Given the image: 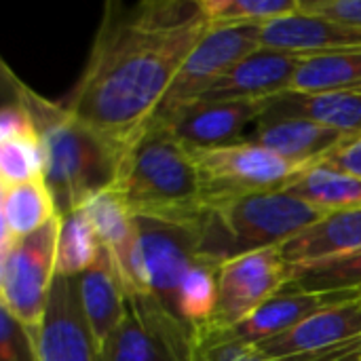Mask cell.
I'll return each mask as SVG.
<instances>
[{"label":"cell","instance_id":"obj_13","mask_svg":"<svg viewBox=\"0 0 361 361\" xmlns=\"http://www.w3.org/2000/svg\"><path fill=\"white\" fill-rule=\"evenodd\" d=\"M307 57L258 49L235 63L199 102H267L292 89Z\"/></svg>","mask_w":361,"mask_h":361},{"label":"cell","instance_id":"obj_5","mask_svg":"<svg viewBox=\"0 0 361 361\" xmlns=\"http://www.w3.org/2000/svg\"><path fill=\"white\" fill-rule=\"evenodd\" d=\"M112 260L123 279L127 300H152L169 315L182 319L178 313L180 283L192 262L201 260L195 231L161 220L135 218L131 243Z\"/></svg>","mask_w":361,"mask_h":361},{"label":"cell","instance_id":"obj_8","mask_svg":"<svg viewBox=\"0 0 361 361\" xmlns=\"http://www.w3.org/2000/svg\"><path fill=\"white\" fill-rule=\"evenodd\" d=\"M195 328L152 300L131 298L121 326L99 347V361H192Z\"/></svg>","mask_w":361,"mask_h":361},{"label":"cell","instance_id":"obj_16","mask_svg":"<svg viewBox=\"0 0 361 361\" xmlns=\"http://www.w3.org/2000/svg\"><path fill=\"white\" fill-rule=\"evenodd\" d=\"M281 256L294 275L361 252V209L334 212L283 243Z\"/></svg>","mask_w":361,"mask_h":361},{"label":"cell","instance_id":"obj_15","mask_svg":"<svg viewBox=\"0 0 361 361\" xmlns=\"http://www.w3.org/2000/svg\"><path fill=\"white\" fill-rule=\"evenodd\" d=\"M258 40L260 49L311 57L361 49V27L300 11L258 25Z\"/></svg>","mask_w":361,"mask_h":361},{"label":"cell","instance_id":"obj_19","mask_svg":"<svg viewBox=\"0 0 361 361\" xmlns=\"http://www.w3.org/2000/svg\"><path fill=\"white\" fill-rule=\"evenodd\" d=\"M360 298L351 292H338V294H317V292H298V290H283L271 300H267L260 309H256L245 322H241L231 332L239 336L245 343H260L267 338H273L296 324H300L305 317L345 300Z\"/></svg>","mask_w":361,"mask_h":361},{"label":"cell","instance_id":"obj_9","mask_svg":"<svg viewBox=\"0 0 361 361\" xmlns=\"http://www.w3.org/2000/svg\"><path fill=\"white\" fill-rule=\"evenodd\" d=\"M258 49V25L209 27L182 63L152 118H167L173 112L199 102L235 63Z\"/></svg>","mask_w":361,"mask_h":361},{"label":"cell","instance_id":"obj_2","mask_svg":"<svg viewBox=\"0 0 361 361\" xmlns=\"http://www.w3.org/2000/svg\"><path fill=\"white\" fill-rule=\"evenodd\" d=\"M2 76L4 89L34 121L44 159V182L61 218L116 184L125 150L80 123L66 104L51 102L27 87L6 63H2Z\"/></svg>","mask_w":361,"mask_h":361},{"label":"cell","instance_id":"obj_22","mask_svg":"<svg viewBox=\"0 0 361 361\" xmlns=\"http://www.w3.org/2000/svg\"><path fill=\"white\" fill-rule=\"evenodd\" d=\"M286 190L326 214L361 209V178L322 165L305 169Z\"/></svg>","mask_w":361,"mask_h":361},{"label":"cell","instance_id":"obj_7","mask_svg":"<svg viewBox=\"0 0 361 361\" xmlns=\"http://www.w3.org/2000/svg\"><path fill=\"white\" fill-rule=\"evenodd\" d=\"M190 150L203 176L207 207L256 192L286 190L305 169H309L275 154L254 140Z\"/></svg>","mask_w":361,"mask_h":361},{"label":"cell","instance_id":"obj_21","mask_svg":"<svg viewBox=\"0 0 361 361\" xmlns=\"http://www.w3.org/2000/svg\"><path fill=\"white\" fill-rule=\"evenodd\" d=\"M2 190V247H8L13 241L36 233L49 224L57 214L55 199L44 182L30 180L13 186H0Z\"/></svg>","mask_w":361,"mask_h":361},{"label":"cell","instance_id":"obj_34","mask_svg":"<svg viewBox=\"0 0 361 361\" xmlns=\"http://www.w3.org/2000/svg\"><path fill=\"white\" fill-rule=\"evenodd\" d=\"M315 165L361 178V133L349 135L341 146H336L330 154H326Z\"/></svg>","mask_w":361,"mask_h":361},{"label":"cell","instance_id":"obj_33","mask_svg":"<svg viewBox=\"0 0 361 361\" xmlns=\"http://www.w3.org/2000/svg\"><path fill=\"white\" fill-rule=\"evenodd\" d=\"M302 11L361 27V0H305Z\"/></svg>","mask_w":361,"mask_h":361},{"label":"cell","instance_id":"obj_23","mask_svg":"<svg viewBox=\"0 0 361 361\" xmlns=\"http://www.w3.org/2000/svg\"><path fill=\"white\" fill-rule=\"evenodd\" d=\"M290 91H361V49L307 57L298 68Z\"/></svg>","mask_w":361,"mask_h":361},{"label":"cell","instance_id":"obj_11","mask_svg":"<svg viewBox=\"0 0 361 361\" xmlns=\"http://www.w3.org/2000/svg\"><path fill=\"white\" fill-rule=\"evenodd\" d=\"M355 338H361V298L330 305L256 347L271 360L309 361Z\"/></svg>","mask_w":361,"mask_h":361},{"label":"cell","instance_id":"obj_30","mask_svg":"<svg viewBox=\"0 0 361 361\" xmlns=\"http://www.w3.org/2000/svg\"><path fill=\"white\" fill-rule=\"evenodd\" d=\"M44 178L40 140L0 142V186H13Z\"/></svg>","mask_w":361,"mask_h":361},{"label":"cell","instance_id":"obj_32","mask_svg":"<svg viewBox=\"0 0 361 361\" xmlns=\"http://www.w3.org/2000/svg\"><path fill=\"white\" fill-rule=\"evenodd\" d=\"M6 140H38V131L30 112L13 95L4 102L0 112V142Z\"/></svg>","mask_w":361,"mask_h":361},{"label":"cell","instance_id":"obj_27","mask_svg":"<svg viewBox=\"0 0 361 361\" xmlns=\"http://www.w3.org/2000/svg\"><path fill=\"white\" fill-rule=\"evenodd\" d=\"M201 6L212 27L262 25L300 13L302 0H201Z\"/></svg>","mask_w":361,"mask_h":361},{"label":"cell","instance_id":"obj_31","mask_svg":"<svg viewBox=\"0 0 361 361\" xmlns=\"http://www.w3.org/2000/svg\"><path fill=\"white\" fill-rule=\"evenodd\" d=\"M0 361H40L38 336L27 332L6 309L0 313Z\"/></svg>","mask_w":361,"mask_h":361},{"label":"cell","instance_id":"obj_35","mask_svg":"<svg viewBox=\"0 0 361 361\" xmlns=\"http://www.w3.org/2000/svg\"><path fill=\"white\" fill-rule=\"evenodd\" d=\"M309 361H361V338L349 341V343Z\"/></svg>","mask_w":361,"mask_h":361},{"label":"cell","instance_id":"obj_1","mask_svg":"<svg viewBox=\"0 0 361 361\" xmlns=\"http://www.w3.org/2000/svg\"><path fill=\"white\" fill-rule=\"evenodd\" d=\"M209 27L201 0L108 2L66 108L127 150Z\"/></svg>","mask_w":361,"mask_h":361},{"label":"cell","instance_id":"obj_29","mask_svg":"<svg viewBox=\"0 0 361 361\" xmlns=\"http://www.w3.org/2000/svg\"><path fill=\"white\" fill-rule=\"evenodd\" d=\"M192 361H279L267 357L254 343H245L231 330L203 326L195 330Z\"/></svg>","mask_w":361,"mask_h":361},{"label":"cell","instance_id":"obj_12","mask_svg":"<svg viewBox=\"0 0 361 361\" xmlns=\"http://www.w3.org/2000/svg\"><path fill=\"white\" fill-rule=\"evenodd\" d=\"M38 360L99 361V347L80 307L76 277L55 275L38 332Z\"/></svg>","mask_w":361,"mask_h":361},{"label":"cell","instance_id":"obj_25","mask_svg":"<svg viewBox=\"0 0 361 361\" xmlns=\"http://www.w3.org/2000/svg\"><path fill=\"white\" fill-rule=\"evenodd\" d=\"M102 243L82 209H76L61 218L57 243V275L80 277L95 264Z\"/></svg>","mask_w":361,"mask_h":361},{"label":"cell","instance_id":"obj_14","mask_svg":"<svg viewBox=\"0 0 361 361\" xmlns=\"http://www.w3.org/2000/svg\"><path fill=\"white\" fill-rule=\"evenodd\" d=\"M262 102H195L165 123L188 148H218L243 142L241 133L250 123H258Z\"/></svg>","mask_w":361,"mask_h":361},{"label":"cell","instance_id":"obj_18","mask_svg":"<svg viewBox=\"0 0 361 361\" xmlns=\"http://www.w3.org/2000/svg\"><path fill=\"white\" fill-rule=\"evenodd\" d=\"M76 279L82 313L97 347H102L121 326L129 309L125 286L110 252L102 247L95 264Z\"/></svg>","mask_w":361,"mask_h":361},{"label":"cell","instance_id":"obj_20","mask_svg":"<svg viewBox=\"0 0 361 361\" xmlns=\"http://www.w3.org/2000/svg\"><path fill=\"white\" fill-rule=\"evenodd\" d=\"M262 114L302 116L347 135L361 133V91H286L262 102Z\"/></svg>","mask_w":361,"mask_h":361},{"label":"cell","instance_id":"obj_26","mask_svg":"<svg viewBox=\"0 0 361 361\" xmlns=\"http://www.w3.org/2000/svg\"><path fill=\"white\" fill-rule=\"evenodd\" d=\"M218 271L220 267L197 260L186 271L178 292V313L184 324L199 330L214 319L218 302Z\"/></svg>","mask_w":361,"mask_h":361},{"label":"cell","instance_id":"obj_4","mask_svg":"<svg viewBox=\"0 0 361 361\" xmlns=\"http://www.w3.org/2000/svg\"><path fill=\"white\" fill-rule=\"evenodd\" d=\"M328 214L288 190L256 192L207 207L197 235L199 258L222 267L243 254L281 247Z\"/></svg>","mask_w":361,"mask_h":361},{"label":"cell","instance_id":"obj_6","mask_svg":"<svg viewBox=\"0 0 361 361\" xmlns=\"http://www.w3.org/2000/svg\"><path fill=\"white\" fill-rule=\"evenodd\" d=\"M61 216L0 250V305L38 336L57 275Z\"/></svg>","mask_w":361,"mask_h":361},{"label":"cell","instance_id":"obj_10","mask_svg":"<svg viewBox=\"0 0 361 361\" xmlns=\"http://www.w3.org/2000/svg\"><path fill=\"white\" fill-rule=\"evenodd\" d=\"M292 283V269L279 247L226 260L218 271V302L207 326L233 330Z\"/></svg>","mask_w":361,"mask_h":361},{"label":"cell","instance_id":"obj_24","mask_svg":"<svg viewBox=\"0 0 361 361\" xmlns=\"http://www.w3.org/2000/svg\"><path fill=\"white\" fill-rule=\"evenodd\" d=\"M80 209L89 218L102 247H106L112 256L127 250L135 233V218L114 186L93 195Z\"/></svg>","mask_w":361,"mask_h":361},{"label":"cell","instance_id":"obj_3","mask_svg":"<svg viewBox=\"0 0 361 361\" xmlns=\"http://www.w3.org/2000/svg\"><path fill=\"white\" fill-rule=\"evenodd\" d=\"M114 188L133 218L197 231L207 212L203 176L192 150L157 118L125 150Z\"/></svg>","mask_w":361,"mask_h":361},{"label":"cell","instance_id":"obj_28","mask_svg":"<svg viewBox=\"0 0 361 361\" xmlns=\"http://www.w3.org/2000/svg\"><path fill=\"white\" fill-rule=\"evenodd\" d=\"M286 290L317 294L351 292L361 298V252L294 275L292 283Z\"/></svg>","mask_w":361,"mask_h":361},{"label":"cell","instance_id":"obj_17","mask_svg":"<svg viewBox=\"0 0 361 361\" xmlns=\"http://www.w3.org/2000/svg\"><path fill=\"white\" fill-rule=\"evenodd\" d=\"M347 137V133L317 125L302 116L283 114H260L254 129L256 144L305 167L319 163Z\"/></svg>","mask_w":361,"mask_h":361}]
</instances>
